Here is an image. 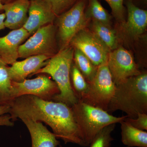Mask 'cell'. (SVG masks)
Returning <instances> with one entry per match:
<instances>
[{
	"mask_svg": "<svg viewBox=\"0 0 147 147\" xmlns=\"http://www.w3.org/2000/svg\"><path fill=\"white\" fill-rule=\"evenodd\" d=\"M120 123L124 145L129 147H147V131L136 128L124 120Z\"/></svg>",
	"mask_w": 147,
	"mask_h": 147,
	"instance_id": "e0dca14e",
	"label": "cell"
},
{
	"mask_svg": "<svg viewBox=\"0 0 147 147\" xmlns=\"http://www.w3.org/2000/svg\"><path fill=\"white\" fill-rule=\"evenodd\" d=\"M88 28L109 48L110 51L118 47L117 32L111 26L97 21H91Z\"/></svg>",
	"mask_w": 147,
	"mask_h": 147,
	"instance_id": "ac0fdd59",
	"label": "cell"
},
{
	"mask_svg": "<svg viewBox=\"0 0 147 147\" xmlns=\"http://www.w3.org/2000/svg\"><path fill=\"white\" fill-rule=\"evenodd\" d=\"M69 45L81 51L97 67L107 60L110 52L88 27L76 34L71 39Z\"/></svg>",
	"mask_w": 147,
	"mask_h": 147,
	"instance_id": "9c48e42d",
	"label": "cell"
},
{
	"mask_svg": "<svg viewBox=\"0 0 147 147\" xmlns=\"http://www.w3.org/2000/svg\"><path fill=\"white\" fill-rule=\"evenodd\" d=\"M110 6L112 15L116 21L120 24L125 20V8L123 5L124 0H104Z\"/></svg>",
	"mask_w": 147,
	"mask_h": 147,
	"instance_id": "d4e9b609",
	"label": "cell"
},
{
	"mask_svg": "<svg viewBox=\"0 0 147 147\" xmlns=\"http://www.w3.org/2000/svg\"><path fill=\"white\" fill-rule=\"evenodd\" d=\"M48 3L56 17L71 8L79 0H44Z\"/></svg>",
	"mask_w": 147,
	"mask_h": 147,
	"instance_id": "cb8c5ba5",
	"label": "cell"
},
{
	"mask_svg": "<svg viewBox=\"0 0 147 147\" xmlns=\"http://www.w3.org/2000/svg\"><path fill=\"white\" fill-rule=\"evenodd\" d=\"M115 123L105 127L95 136L90 147H110L113 139L111 134L115 129Z\"/></svg>",
	"mask_w": 147,
	"mask_h": 147,
	"instance_id": "603a6c76",
	"label": "cell"
},
{
	"mask_svg": "<svg viewBox=\"0 0 147 147\" xmlns=\"http://www.w3.org/2000/svg\"><path fill=\"white\" fill-rule=\"evenodd\" d=\"M87 3L88 0H79L71 8L56 17L55 25L59 50L69 46L73 37L88 26L90 21L85 13Z\"/></svg>",
	"mask_w": 147,
	"mask_h": 147,
	"instance_id": "5b68a950",
	"label": "cell"
},
{
	"mask_svg": "<svg viewBox=\"0 0 147 147\" xmlns=\"http://www.w3.org/2000/svg\"><path fill=\"white\" fill-rule=\"evenodd\" d=\"M14 1V0H1L3 4L5 3L9 2L11 1Z\"/></svg>",
	"mask_w": 147,
	"mask_h": 147,
	"instance_id": "f546056e",
	"label": "cell"
},
{
	"mask_svg": "<svg viewBox=\"0 0 147 147\" xmlns=\"http://www.w3.org/2000/svg\"><path fill=\"white\" fill-rule=\"evenodd\" d=\"M30 0H14L3 4L5 28L12 30L24 27L28 18Z\"/></svg>",
	"mask_w": 147,
	"mask_h": 147,
	"instance_id": "9a60e30c",
	"label": "cell"
},
{
	"mask_svg": "<svg viewBox=\"0 0 147 147\" xmlns=\"http://www.w3.org/2000/svg\"><path fill=\"white\" fill-rule=\"evenodd\" d=\"M74 53V48L69 45L59 50L47 60L45 66L32 75L44 74L50 75L60 91V93L55 96L52 100L63 102L71 107L79 101L72 89L70 78Z\"/></svg>",
	"mask_w": 147,
	"mask_h": 147,
	"instance_id": "3957f363",
	"label": "cell"
},
{
	"mask_svg": "<svg viewBox=\"0 0 147 147\" xmlns=\"http://www.w3.org/2000/svg\"><path fill=\"white\" fill-rule=\"evenodd\" d=\"M70 78L74 92L80 100L88 91V84L74 61L71 66Z\"/></svg>",
	"mask_w": 147,
	"mask_h": 147,
	"instance_id": "7402d4cb",
	"label": "cell"
},
{
	"mask_svg": "<svg viewBox=\"0 0 147 147\" xmlns=\"http://www.w3.org/2000/svg\"><path fill=\"white\" fill-rule=\"evenodd\" d=\"M107 64L116 85L142 72L130 52L122 47L110 51Z\"/></svg>",
	"mask_w": 147,
	"mask_h": 147,
	"instance_id": "30bf717a",
	"label": "cell"
},
{
	"mask_svg": "<svg viewBox=\"0 0 147 147\" xmlns=\"http://www.w3.org/2000/svg\"><path fill=\"white\" fill-rule=\"evenodd\" d=\"M5 19V15L4 13H0V30L5 28L4 21Z\"/></svg>",
	"mask_w": 147,
	"mask_h": 147,
	"instance_id": "83f0119b",
	"label": "cell"
},
{
	"mask_svg": "<svg viewBox=\"0 0 147 147\" xmlns=\"http://www.w3.org/2000/svg\"><path fill=\"white\" fill-rule=\"evenodd\" d=\"M9 105H0V126H13L14 125L10 115Z\"/></svg>",
	"mask_w": 147,
	"mask_h": 147,
	"instance_id": "4316f807",
	"label": "cell"
},
{
	"mask_svg": "<svg viewBox=\"0 0 147 147\" xmlns=\"http://www.w3.org/2000/svg\"><path fill=\"white\" fill-rule=\"evenodd\" d=\"M9 67L0 60V105H9L12 97V81L9 74Z\"/></svg>",
	"mask_w": 147,
	"mask_h": 147,
	"instance_id": "ffe728a7",
	"label": "cell"
},
{
	"mask_svg": "<svg viewBox=\"0 0 147 147\" xmlns=\"http://www.w3.org/2000/svg\"><path fill=\"white\" fill-rule=\"evenodd\" d=\"M73 61L87 82H90L95 76L98 66L94 65L86 55L76 48H74Z\"/></svg>",
	"mask_w": 147,
	"mask_h": 147,
	"instance_id": "44dd1931",
	"label": "cell"
},
{
	"mask_svg": "<svg viewBox=\"0 0 147 147\" xmlns=\"http://www.w3.org/2000/svg\"><path fill=\"white\" fill-rule=\"evenodd\" d=\"M127 21L121 24L123 32L132 39H137L146 30L147 11L138 7L130 0L126 3Z\"/></svg>",
	"mask_w": 147,
	"mask_h": 147,
	"instance_id": "4fadbf2b",
	"label": "cell"
},
{
	"mask_svg": "<svg viewBox=\"0 0 147 147\" xmlns=\"http://www.w3.org/2000/svg\"><path fill=\"white\" fill-rule=\"evenodd\" d=\"M50 58L45 55H36L26 58L24 60L16 61L9 68L11 81L20 82L32 76L38 70L45 66Z\"/></svg>",
	"mask_w": 147,
	"mask_h": 147,
	"instance_id": "5bb4252c",
	"label": "cell"
},
{
	"mask_svg": "<svg viewBox=\"0 0 147 147\" xmlns=\"http://www.w3.org/2000/svg\"><path fill=\"white\" fill-rule=\"evenodd\" d=\"M121 110L128 117L136 118L139 113L147 114V73L142 71L116 85L115 93L107 112Z\"/></svg>",
	"mask_w": 147,
	"mask_h": 147,
	"instance_id": "7a4b0ae2",
	"label": "cell"
},
{
	"mask_svg": "<svg viewBox=\"0 0 147 147\" xmlns=\"http://www.w3.org/2000/svg\"><path fill=\"white\" fill-rule=\"evenodd\" d=\"M3 11V4L1 0H0V12Z\"/></svg>",
	"mask_w": 147,
	"mask_h": 147,
	"instance_id": "f1b7e54d",
	"label": "cell"
},
{
	"mask_svg": "<svg viewBox=\"0 0 147 147\" xmlns=\"http://www.w3.org/2000/svg\"><path fill=\"white\" fill-rule=\"evenodd\" d=\"M57 30L54 24H47L38 29L18 48L19 58L36 55H45L50 58L59 52Z\"/></svg>",
	"mask_w": 147,
	"mask_h": 147,
	"instance_id": "52a82bcc",
	"label": "cell"
},
{
	"mask_svg": "<svg viewBox=\"0 0 147 147\" xmlns=\"http://www.w3.org/2000/svg\"><path fill=\"white\" fill-rule=\"evenodd\" d=\"M28 129L31 137L32 147H57L60 145L53 132L39 121L29 119H21Z\"/></svg>",
	"mask_w": 147,
	"mask_h": 147,
	"instance_id": "2e32d148",
	"label": "cell"
},
{
	"mask_svg": "<svg viewBox=\"0 0 147 147\" xmlns=\"http://www.w3.org/2000/svg\"><path fill=\"white\" fill-rule=\"evenodd\" d=\"M71 108L87 147L89 146L95 136L102 128L112 124L120 123L127 117H115L105 110L80 100Z\"/></svg>",
	"mask_w": 147,
	"mask_h": 147,
	"instance_id": "277c9868",
	"label": "cell"
},
{
	"mask_svg": "<svg viewBox=\"0 0 147 147\" xmlns=\"http://www.w3.org/2000/svg\"><path fill=\"white\" fill-rule=\"evenodd\" d=\"M88 3L85 13L89 20L111 26L112 16L102 6L98 0H88Z\"/></svg>",
	"mask_w": 147,
	"mask_h": 147,
	"instance_id": "d6986e66",
	"label": "cell"
},
{
	"mask_svg": "<svg viewBox=\"0 0 147 147\" xmlns=\"http://www.w3.org/2000/svg\"><path fill=\"white\" fill-rule=\"evenodd\" d=\"M125 121L134 127L142 130H147V114L139 113L136 118L127 117Z\"/></svg>",
	"mask_w": 147,
	"mask_h": 147,
	"instance_id": "484cf974",
	"label": "cell"
},
{
	"mask_svg": "<svg viewBox=\"0 0 147 147\" xmlns=\"http://www.w3.org/2000/svg\"><path fill=\"white\" fill-rule=\"evenodd\" d=\"M9 105V114L13 121L27 119L43 122L52 128L57 139L65 144L71 143L86 147L72 109L65 103L25 95L13 99Z\"/></svg>",
	"mask_w": 147,
	"mask_h": 147,
	"instance_id": "6da1fadb",
	"label": "cell"
},
{
	"mask_svg": "<svg viewBox=\"0 0 147 147\" xmlns=\"http://www.w3.org/2000/svg\"></svg>",
	"mask_w": 147,
	"mask_h": 147,
	"instance_id": "4dcf8cb0",
	"label": "cell"
},
{
	"mask_svg": "<svg viewBox=\"0 0 147 147\" xmlns=\"http://www.w3.org/2000/svg\"><path fill=\"white\" fill-rule=\"evenodd\" d=\"M13 99L25 95H31L46 100H52L60 93L55 81L43 74L33 79H26L23 82H11Z\"/></svg>",
	"mask_w": 147,
	"mask_h": 147,
	"instance_id": "ba28073f",
	"label": "cell"
},
{
	"mask_svg": "<svg viewBox=\"0 0 147 147\" xmlns=\"http://www.w3.org/2000/svg\"><path fill=\"white\" fill-rule=\"evenodd\" d=\"M24 28L12 30L0 37V60L7 65L13 64L19 58L18 48L30 36Z\"/></svg>",
	"mask_w": 147,
	"mask_h": 147,
	"instance_id": "7c38bea8",
	"label": "cell"
},
{
	"mask_svg": "<svg viewBox=\"0 0 147 147\" xmlns=\"http://www.w3.org/2000/svg\"><path fill=\"white\" fill-rule=\"evenodd\" d=\"M28 15L23 27L31 36L40 28L54 24L56 18L50 5L44 0H30Z\"/></svg>",
	"mask_w": 147,
	"mask_h": 147,
	"instance_id": "8fae6325",
	"label": "cell"
},
{
	"mask_svg": "<svg viewBox=\"0 0 147 147\" xmlns=\"http://www.w3.org/2000/svg\"><path fill=\"white\" fill-rule=\"evenodd\" d=\"M88 84V91L79 100L107 111L116 89L107 60L98 66L94 78Z\"/></svg>",
	"mask_w": 147,
	"mask_h": 147,
	"instance_id": "8992f818",
	"label": "cell"
}]
</instances>
